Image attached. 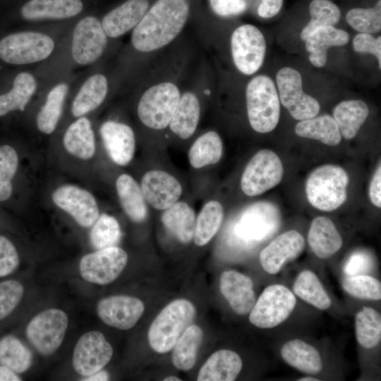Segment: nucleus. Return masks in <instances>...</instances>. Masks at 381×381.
Returning a JSON list of instances; mask_svg holds the SVG:
<instances>
[{
  "mask_svg": "<svg viewBox=\"0 0 381 381\" xmlns=\"http://www.w3.org/2000/svg\"><path fill=\"white\" fill-rule=\"evenodd\" d=\"M141 190L145 200L157 210H166L177 201L181 195L180 183L171 174L159 170L145 174Z\"/></svg>",
  "mask_w": 381,
  "mask_h": 381,
  "instance_id": "nucleus-20",
  "label": "nucleus"
},
{
  "mask_svg": "<svg viewBox=\"0 0 381 381\" xmlns=\"http://www.w3.org/2000/svg\"><path fill=\"white\" fill-rule=\"evenodd\" d=\"M189 11L188 0H157L133 28V47L150 52L167 45L183 28Z\"/></svg>",
  "mask_w": 381,
  "mask_h": 381,
  "instance_id": "nucleus-1",
  "label": "nucleus"
},
{
  "mask_svg": "<svg viewBox=\"0 0 381 381\" xmlns=\"http://www.w3.org/2000/svg\"><path fill=\"white\" fill-rule=\"evenodd\" d=\"M66 150L79 159H89L95 152V141L92 125L86 117H80L67 128L63 138Z\"/></svg>",
  "mask_w": 381,
  "mask_h": 381,
  "instance_id": "nucleus-27",
  "label": "nucleus"
},
{
  "mask_svg": "<svg viewBox=\"0 0 381 381\" xmlns=\"http://www.w3.org/2000/svg\"><path fill=\"white\" fill-rule=\"evenodd\" d=\"M281 356L287 364L307 374L318 373L322 368L318 351L300 339L285 343L281 349Z\"/></svg>",
  "mask_w": 381,
  "mask_h": 381,
  "instance_id": "nucleus-29",
  "label": "nucleus"
},
{
  "mask_svg": "<svg viewBox=\"0 0 381 381\" xmlns=\"http://www.w3.org/2000/svg\"><path fill=\"white\" fill-rule=\"evenodd\" d=\"M305 247L303 237L297 231H287L275 238L260 254V262L265 272L274 274L289 261L294 260Z\"/></svg>",
  "mask_w": 381,
  "mask_h": 381,
  "instance_id": "nucleus-18",
  "label": "nucleus"
},
{
  "mask_svg": "<svg viewBox=\"0 0 381 381\" xmlns=\"http://www.w3.org/2000/svg\"><path fill=\"white\" fill-rule=\"evenodd\" d=\"M296 297L287 287L273 284L266 287L250 311L249 320L260 328H272L286 320L294 310Z\"/></svg>",
  "mask_w": 381,
  "mask_h": 381,
  "instance_id": "nucleus-8",
  "label": "nucleus"
},
{
  "mask_svg": "<svg viewBox=\"0 0 381 381\" xmlns=\"http://www.w3.org/2000/svg\"><path fill=\"white\" fill-rule=\"evenodd\" d=\"M19 374L13 371L12 369L0 365V381H20Z\"/></svg>",
  "mask_w": 381,
  "mask_h": 381,
  "instance_id": "nucleus-54",
  "label": "nucleus"
},
{
  "mask_svg": "<svg viewBox=\"0 0 381 381\" xmlns=\"http://www.w3.org/2000/svg\"><path fill=\"white\" fill-rule=\"evenodd\" d=\"M355 332L358 342L365 349L376 346L381 340V316L373 308L363 307L356 315Z\"/></svg>",
  "mask_w": 381,
  "mask_h": 381,
  "instance_id": "nucleus-42",
  "label": "nucleus"
},
{
  "mask_svg": "<svg viewBox=\"0 0 381 381\" xmlns=\"http://www.w3.org/2000/svg\"><path fill=\"white\" fill-rule=\"evenodd\" d=\"M344 289L351 296L368 300H380L381 284L377 279L358 274L346 276L342 280Z\"/></svg>",
  "mask_w": 381,
  "mask_h": 381,
  "instance_id": "nucleus-47",
  "label": "nucleus"
},
{
  "mask_svg": "<svg viewBox=\"0 0 381 381\" xmlns=\"http://www.w3.org/2000/svg\"><path fill=\"white\" fill-rule=\"evenodd\" d=\"M200 107L193 92L184 93L169 123L170 129L182 139H188L195 132L200 118Z\"/></svg>",
  "mask_w": 381,
  "mask_h": 381,
  "instance_id": "nucleus-31",
  "label": "nucleus"
},
{
  "mask_svg": "<svg viewBox=\"0 0 381 381\" xmlns=\"http://www.w3.org/2000/svg\"><path fill=\"white\" fill-rule=\"evenodd\" d=\"M54 49L47 35L24 31L8 35L0 40V59L9 64L25 65L44 60Z\"/></svg>",
  "mask_w": 381,
  "mask_h": 381,
  "instance_id": "nucleus-5",
  "label": "nucleus"
},
{
  "mask_svg": "<svg viewBox=\"0 0 381 381\" xmlns=\"http://www.w3.org/2000/svg\"><path fill=\"white\" fill-rule=\"evenodd\" d=\"M116 191L121 205L133 222H141L147 214L145 198L138 184L130 175H120L116 182Z\"/></svg>",
  "mask_w": 381,
  "mask_h": 381,
  "instance_id": "nucleus-32",
  "label": "nucleus"
},
{
  "mask_svg": "<svg viewBox=\"0 0 381 381\" xmlns=\"http://www.w3.org/2000/svg\"><path fill=\"white\" fill-rule=\"evenodd\" d=\"M112 355L113 349L101 332H87L75 346L73 366L78 374L87 377L102 370Z\"/></svg>",
  "mask_w": 381,
  "mask_h": 381,
  "instance_id": "nucleus-15",
  "label": "nucleus"
},
{
  "mask_svg": "<svg viewBox=\"0 0 381 381\" xmlns=\"http://www.w3.org/2000/svg\"><path fill=\"white\" fill-rule=\"evenodd\" d=\"M246 105L252 128L261 133L273 131L280 116V102L273 80L267 75H257L246 87Z\"/></svg>",
  "mask_w": 381,
  "mask_h": 381,
  "instance_id": "nucleus-3",
  "label": "nucleus"
},
{
  "mask_svg": "<svg viewBox=\"0 0 381 381\" xmlns=\"http://www.w3.org/2000/svg\"><path fill=\"white\" fill-rule=\"evenodd\" d=\"M298 381H319L320 380L313 377H304L298 380Z\"/></svg>",
  "mask_w": 381,
  "mask_h": 381,
  "instance_id": "nucleus-56",
  "label": "nucleus"
},
{
  "mask_svg": "<svg viewBox=\"0 0 381 381\" xmlns=\"http://www.w3.org/2000/svg\"><path fill=\"white\" fill-rule=\"evenodd\" d=\"M369 114L368 107L361 99L346 100L334 109L333 118L341 135L346 140L354 138Z\"/></svg>",
  "mask_w": 381,
  "mask_h": 381,
  "instance_id": "nucleus-30",
  "label": "nucleus"
},
{
  "mask_svg": "<svg viewBox=\"0 0 381 381\" xmlns=\"http://www.w3.org/2000/svg\"><path fill=\"white\" fill-rule=\"evenodd\" d=\"M104 146L116 164L125 166L134 155L135 141L133 130L126 124L108 121L100 127Z\"/></svg>",
  "mask_w": 381,
  "mask_h": 381,
  "instance_id": "nucleus-21",
  "label": "nucleus"
},
{
  "mask_svg": "<svg viewBox=\"0 0 381 381\" xmlns=\"http://www.w3.org/2000/svg\"><path fill=\"white\" fill-rule=\"evenodd\" d=\"M281 159L273 151L262 150L248 163L241 177V187L248 196H255L278 185L283 177Z\"/></svg>",
  "mask_w": 381,
  "mask_h": 381,
  "instance_id": "nucleus-9",
  "label": "nucleus"
},
{
  "mask_svg": "<svg viewBox=\"0 0 381 381\" xmlns=\"http://www.w3.org/2000/svg\"><path fill=\"white\" fill-rule=\"evenodd\" d=\"M84 8L83 0H25L19 15L26 21L66 20L80 14Z\"/></svg>",
  "mask_w": 381,
  "mask_h": 381,
  "instance_id": "nucleus-19",
  "label": "nucleus"
},
{
  "mask_svg": "<svg viewBox=\"0 0 381 381\" xmlns=\"http://www.w3.org/2000/svg\"><path fill=\"white\" fill-rule=\"evenodd\" d=\"M293 290L302 300L318 309L326 310L332 305V301L322 283L310 270H303L298 275Z\"/></svg>",
  "mask_w": 381,
  "mask_h": 381,
  "instance_id": "nucleus-39",
  "label": "nucleus"
},
{
  "mask_svg": "<svg viewBox=\"0 0 381 381\" xmlns=\"http://www.w3.org/2000/svg\"><path fill=\"white\" fill-rule=\"evenodd\" d=\"M20 264V256L13 243L0 234V278L13 274Z\"/></svg>",
  "mask_w": 381,
  "mask_h": 381,
  "instance_id": "nucleus-48",
  "label": "nucleus"
},
{
  "mask_svg": "<svg viewBox=\"0 0 381 381\" xmlns=\"http://www.w3.org/2000/svg\"><path fill=\"white\" fill-rule=\"evenodd\" d=\"M231 48L236 67L246 75L255 73L265 56L266 43L261 31L246 24L237 28L231 37Z\"/></svg>",
  "mask_w": 381,
  "mask_h": 381,
  "instance_id": "nucleus-12",
  "label": "nucleus"
},
{
  "mask_svg": "<svg viewBox=\"0 0 381 381\" xmlns=\"http://www.w3.org/2000/svg\"><path fill=\"white\" fill-rule=\"evenodd\" d=\"M349 183V175L342 167L334 164L320 166L306 180L307 198L318 210L333 211L346 200Z\"/></svg>",
  "mask_w": 381,
  "mask_h": 381,
  "instance_id": "nucleus-2",
  "label": "nucleus"
},
{
  "mask_svg": "<svg viewBox=\"0 0 381 381\" xmlns=\"http://www.w3.org/2000/svg\"><path fill=\"white\" fill-rule=\"evenodd\" d=\"M372 266V260L365 253H353L344 266V272L347 276L362 274Z\"/></svg>",
  "mask_w": 381,
  "mask_h": 381,
  "instance_id": "nucleus-50",
  "label": "nucleus"
},
{
  "mask_svg": "<svg viewBox=\"0 0 381 381\" xmlns=\"http://www.w3.org/2000/svg\"><path fill=\"white\" fill-rule=\"evenodd\" d=\"M349 25L361 33H376L381 30V1L373 8H355L346 14Z\"/></svg>",
  "mask_w": 381,
  "mask_h": 381,
  "instance_id": "nucleus-45",
  "label": "nucleus"
},
{
  "mask_svg": "<svg viewBox=\"0 0 381 381\" xmlns=\"http://www.w3.org/2000/svg\"><path fill=\"white\" fill-rule=\"evenodd\" d=\"M99 318L107 325L119 329L132 328L143 315L145 306L139 298L128 296H111L97 305Z\"/></svg>",
  "mask_w": 381,
  "mask_h": 381,
  "instance_id": "nucleus-17",
  "label": "nucleus"
},
{
  "mask_svg": "<svg viewBox=\"0 0 381 381\" xmlns=\"http://www.w3.org/2000/svg\"><path fill=\"white\" fill-rule=\"evenodd\" d=\"M109 380V374L104 370H99L90 376H87L86 379L83 380L86 381H104Z\"/></svg>",
  "mask_w": 381,
  "mask_h": 381,
  "instance_id": "nucleus-55",
  "label": "nucleus"
},
{
  "mask_svg": "<svg viewBox=\"0 0 381 381\" xmlns=\"http://www.w3.org/2000/svg\"><path fill=\"white\" fill-rule=\"evenodd\" d=\"M349 40L348 32L334 26L316 29L306 40V50L310 53V62L318 68L324 66L327 62L328 49L330 47L345 45Z\"/></svg>",
  "mask_w": 381,
  "mask_h": 381,
  "instance_id": "nucleus-26",
  "label": "nucleus"
},
{
  "mask_svg": "<svg viewBox=\"0 0 381 381\" xmlns=\"http://www.w3.org/2000/svg\"><path fill=\"white\" fill-rule=\"evenodd\" d=\"M202 339L198 326L192 325L186 329L174 346L172 362L177 369L187 371L194 366Z\"/></svg>",
  "mask_w": 381,
  "mask_h": 381,
  "instance_id": "nucleus-36",
  "label": "nucleus"
},
{
  "mask_svg": "<svg viewBox=\"0 0 381 381\" xmlns=\"http://www.w3.org/2000/svg\"><path fill=\"white\" fill-rule=\"evenodd\" d=\"M37 80L28 72L19 73L15 78L12 88L0 95V116L8 113L23 111L37 89Z\"/></svg>",
  "mask_w": 381,
  "mask_h": 381,
  "instance_id": "nucleus-34",
  "label": "nucleus"
},
{
  "mask_svg": "<svg viewBox=\"0 0 381 381\" xmlns=\"http://www.w3.org/2000/svg\"><path fill=\"white\" fill-rule=\"evenodd\" d=\"M213 11L220 16L238 15L246 9L245 0H210Z\"/></svg>",
  "mask_w": 381,
  "mask_h": 381,
  "instance_id": "nucleus-51",
  "label": "nucleus"
},
{
  "mask_svg": "<svg viewBox=\"0 0 381 381\" xmlns=\"http://www.w3.org/2000/svg\"><path fill=\"white\" fill-rule=\"evenodd\" d=\"M68 90V85L61 83L48 93L45 103L37 115V128L45 134L53 133L60 119Z\"/></svg>",
  "mask_w": 381,
  "mask_h": 381,
  "instance_id": "nucleus-38",
  "label": "nucleus"
},
{
  "mask_svg": "<svg viewBox=\"0 0 381 381\" xmlns=\"http://www.w3.org/2000/svg\"><path fill=\"white\" fill-rule=\"evenodd\" d=\"M164 380V381H171V380H172V381H175V380L179 381V380L180 381L181 379H179L177 377L169 376V377H166Z\"/></svg>",
  "mask_w": 381,
  "mask_h": 381,
  "instance_id": "nucleus-57",
  "label": "nucleus"
},
{
  "mask_svg": "<svg viewBox=\"0 0 381 381\" xmlns=\"http://www.w3.org/2000/svg\"><path fill=\"white\" fill-rule=\"evenodd\" d=\"M166 228L181 243L190 241L194 236L195 216L184 202H176L167 208L162 217Z\"/></svg>",
  "mask_w": 381,
  "mask_h": 381,
  "instance_id": "nucleus-33",
  "label": "nucleus"
},
{
  "mask_svg": "<svg viewBox=\"0 0 381 381\" xmlns=\"http://www.w3.org/2000/svg\"><path fill=\"white\" fill-rule=\"evenodd\" d=\"M128 262V255L116 246L99 249L84 255L79 264L81 277L87 282L107 284L122 272Z\"/></svg>",
  "mask_w": 381,
  "mask_h": 381,
  "instance_id": "nucleus-13",
  "label": "nucleus"
},
{
  "mask_svg": "<svg viewBox=\"0 0 381 381\" xmlns=\"http://www.w3.org/2000/svg\"><path fill=\"white\" fill-rule=\"evenodd\" d=\"M310 20L301 32L303 40L316 29L324 26H333L340 19L339 7L329 0H313L309 6Z\"/></svg>",
  "mask_w": 381,
  "mask_h": 381,
  "instance_id": "nucleus-43",
  "label": "nucleus"
},
{
  "mask_svg": "<svg viewBox=\"0 0 381 381\" xmlns=\"http://www.w3.org/2000/svg\"><path fill=\"white\" fill-rule=\"evenodd\" d=\"M279 98L282 105L296 120L313 118L320 110L319 102L303 90L300 73L290 67H284L277 73Z\"/></svg>",
  "mask_w": 381,
  "mask_h": 381,
  "instance_id": "nucleus-10",
  "label": "nucleus"
},
{
  "mask_svg": "<svg viewBox=\"0 0 381 381\" xmlns=\"http://www.w3.org/2000/svg\"><path fill=\"white\" fill-rule=\"evenodd\" d=\"M224 217L222 205L216 200L207 202L198 214L194 242L201 246L207 243L219 230Z\"/></svg>",
  "mask_w": 381,
  "mask_h": 381,
  "instance_id": "nucleus-41",
  "label": "nucleus"
},
{
  "mask_svg": "<svg viewBox=\"0 0 381 381\" xmlns=\"http://www.w3.org/2000/svg\"><path fill=\"white\" fill-rule=\"evenodd\" d=\"M107 44V36L99 20L87 16L75 25L71 42V56L80 65H89L98 60Z\"/></svg>",
  "mask_w": 381,
  "mask_h": 381,
  "instance_id": "nucleus-14",
  "label": "nucleus"
},
{
  "mask_svg": "<svg viewBox=\"0 0 381 381\" xmlns=\"http://www.w3.org/2000/svg\"><path fill=\"white\" fill-rule=\"evenodd\" d=\"M381 167L379 164L371 180L369 197L371 202L377 207H381Z\"/></svg>",
  "mask_w": 381,
  "mask_h": 381,
  "instance_id": "nucleus-52",
  "label": "nucleus"
},
{
  "mask_svg": "<svg viewBox=\"0 0 381 381\" xmlns=\"http://www.w3.org/2000/svg\"><path fill=\"white\" fill-rule=\"evenodd\" d=\"M32 358V353L17 337L11 334L0 337V365L20 375L31 367Z\"/></svg>",
  "mask_w": 381,
  "mask_h": 381,
  "instance_id": "nucleus-37",
  "label": "nucleus"
},
{
  "mask_svg": "<svg viewBox=\"0 0 381 381\" xmlns=\"http://www.w3.org/2000/svg\"><path fill=\"white\" fill-rule=\"evenodd\" d=\"M353 49L360 53H370L376 56L381 68V37L375 38L368 33L358 34L353 41Z\"/></svg>",
  "mask_w": 381,
  "mask_h": 381,
  "instance_id": "nucleus-49",
  "label": "nucleus"
},
{
  "mask_svg": "<svg viewBox=\"0 0 381 381\" xmlns=\"http://www.w3.org/2000/svg\"><path fill=\"white\" fill-rule=\"evenodd\" d=\"M149 7L147 0H126L108 12L101 23L107 37H119L133 29Z\"/></svg>",
  "mask_w": 381,
  "mask_h": 381,
  "instance_id": "nucleus-23",
  "label": "nucleus"
},
{
  "mask_svg": "<svg viewBox=\"0 0 381 381\" xmlns=\"http://www.w3.org/2000/svg\"><path fill=\"white\" fill-rule=\"evenodd\" d=\"M220 291L231 308L238 315H246L255 303L251 279L238 272H224L219 279Z\"/></svg>",
  "mask_w": 381,
  "mask_h": 381,
  "instance_id": "nucleus-22",
  "label": "nucleus"
},
{
  "mask_svg": "<svg viewBox=\"0 0 381 381\" xmlns=\"http://www.w3.org/2000/svg\"><path fill=\"white\" fill-rule=\"evenodd\" d=\"M242 368V361L236 352L222 349L214 353L201 367L198 381H233Z\"/></svg>",
  "mask_w": 381,
  "mask_h": 381,
  "instance_id": "nucleus-24",
  "label": "nucleus"
},
{
  "mask_svg": "<svg viewBox=\"0 0 381 381\" xmlns=\"http://www.w3.org/2000/svg\"><path fill=\"white\" fill-rule=\"evenodd\" d=\"M180 97L179 90L173 83L164 82L150 87L138 103L140 120L150 128H165L171 121Z\"/></svg>",
  "mask_w": 381,
  "mask_h": 381,
  "instance_id": "nucleus-6",
  "label": "nucleus"
},
{
  "mask_svg": "<svg viewBox=\"0 0 381 381\" xmlns=\"http://www.w3.org/2000/svg\"><path fill=\"white\" fill-rule=\"evenodd\" d=\"M308 243L319 258H329L342 246V238L334 223L327 217H318L310 224Z\"/></svg>",
  "mask_w": 381,
  "mask_h": 381,
  "instance_id": "nucleus-25",
  "label": "nucleus"
},
{
  "mask_svg": "<svg viewBox=\"0 0 381 381\" xmlns=\"http://www.w3.org/2000/svg\"><path fill=\"white\" fill-rule=\"evenodd\" d=\"M283 0H262L258 8V15L264 18L276 16L280 11Z\"/></svg>",
  "mask_w": 381,
  "mask_h": 381,
  "instance_id": "nucleus-53",
  "label": "nucleus"
},
{
  "mask_svg": "<svg viewBox=\"0 0 381 381\" xmlns=\"http://www.w3.org/2000/svg\"><path fill=\"white\" fill-rule=\"evenodd\" d=\"M68 324V318L64 310L47 309L36 315L29 322L25 335L40 354L49 356L61 345Z\"/></svg>",
  "mask_w": 381,
  "mask_h": 381,
  "instance_id": "nucleus-7",
  "label": "nucleus"
},
{
  "mask_svg": "<svg viewBox=\"0 0 381 381\" xmlns=\"http://www.w3.org/2000/svg\"><path fill=\"white\" fill-rule=\"evenodd\" d=\"M222 149L219 134L209 131L200 135L193 144L188 152L189 162L196 169L216 164L222 157Z\"/></svg>",
  "mask_w": 381,
  "mask_h": 381,
  "instance_id": "nucleus-40",
  "label": "nucleus"
},
{
  "mask_svg": "<svg viewBox=\"0 0 381 381\" xmlns=\"http://www.w3.org/2000/svg\"><path fill=\"white\" fill-rule=\"evenodd\" d=\"M195 315L193 305L186 299H177L168 304L156 317L148 332L151 347L164 353L174 348Z\"/></svg>",
  "mask_w": 381,
  "mask_h": 381,
  "instance_id": "nucleus-4",
  "label": "nucleus"
},
{
  "mask_svg": "<svg viewBox=\"0 0 381 381\" xmlns=\"http://www.w3.org/2000/svg\"><path fill=\"white\" fill-rule=\"evenodd\" d=\"M280 214L272 204L260 202L243 210L234 226L236 236L246 243L261 241L277 231Z\"/></svg>",
  "mask_w": 381,
  "mask_h": 381,
  "instance_id": "nucleus-11",
  "label": "nucleus"
},
{
  "mask_svg": "<svg viewBox=\"0 0 381 381\" xmlns=\"http://www.w3.org/2000/svg\"><path fill=\"white\" fill-rule=\"evenodd\" d=\"M108 81L105 75L96 73L83 83L71 107L72 114L80 117L98 107L108 92Z\"/></svg>",
  "mask_w": 381,
  "mask_h": 381,
  "instance_id": "nucleus-28",
  "label": "nucleus"
},
{
  "mask_svg": "<svg viewBox=\"0 0 381 381\" xmlns=\"http://www.w3.org/2000/svg\"><path fill=\"white\" fill-rule=\"evenodd\" d=\"M121 236L117 220L106 214H102L94 223L90 238L92 246L99 250L115 246Z\"/></svg>",
  "mask_w": 381,
  "mask_h": 381,
  "instance_id": "nucleus-44",
  "label": "nucleus"
},
{
  "mask_svg": "<svg viewBox=\"0 0 381 381\" xmlns=\"http://www.w3.org/2000/svg\"><path fill=\"white\" fill-rule=\"evenodd\" d=\"M295 132L298 136L317 140L330 146L339 145L341 140L337 122L327 114L300 121Z\"/></svg>",
  "mask_w": 381,
  "mask_h": 381,
  "instance_id": "nucleus-35",
  "label": "nucleus"
},
{
  "mask_svg": "<svg viewBox=\"0 0 381 381\" xmlns=\"http://www.w3.org/2000/svg\"><path fill=\"white\" fill-rule=\"evenodd\" d=\"M18 166L16 150L8 145H0V202L9 199L13 192L12 180Z\"/></svg>",
  "mask_w": 381,
  "mask_h": 381,
  "instance_id": "nucleus-46",
  "label": "nucleus"
},
{
  "mask_svg": "<svg viewBox=\"0 0 381 381\" xmlns=\"http://www.w3.org/2000/svg\"><path fill=\"white\" fill-rule=\"evenodd\" d=\"M54 204L83 227H90L99 217V208L87 190L72 185L58 188L52 194Z\"/></svg>",
  "mask_w": 381,
  "mask_h": 381,
  "instance_id": "nucleus-16",
  "label": "nucleus"
}]
</instances>
